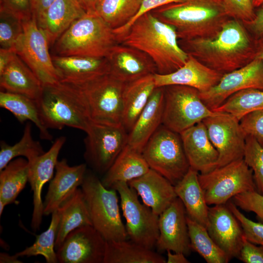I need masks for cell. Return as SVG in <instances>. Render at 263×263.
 Masks as SVG:
<instances>
[{
  "label": "cell",
  "instance_id": "cell-56",
  "mask_svg": "<svg viewBox=\"0 0 263 263\" xmlns=\"http://www.w3.org/2000/svg\"><path fill=\"white\" fill-rule=\"evenodd\" d=\"M87 12H95L98 0H79Z\"/></svg>",
  "mask_w": 263,
  "mask_h": 263
},
{
  "label": "cell",
  "instance_id": "cell-30",
  "mask_svg": "<svg viewBox=\"0 0 263 263\" xmlns=\"http://www.w3.org/2000/svg\"><path fill=\"white\" fill-rule=\"evenodd\" d=\"M154 74L126 83L122 96V125L129 132L156 88Z\"/></svg>",
  "mask_w": 263,
  "mask_h": 263
},
{
  "label": "cell",
  "instance_id": "cell-23",
  "mask_svg": "<svg viewBox=\"0 0 263 263\" xmlns=\"http://www.w3.org/2000/svg\"><path fill=\"white\" fill-rule=\"evenodd\" d=\"M180 134L190 168L205 174L217 167L219 153L210 140L202 121Z\"/></svg>",
  "mask_w": 263,
  "mask_h": 263
},
{
  "label": "cell",
  "instance_id": "cell-53",
  "mask_svg": "<svg viewBox=\"0 0 263 263\" xmlns=\"http://www.w3.org/2000/svg\"><path fill=\"white\" fill-rule=\"evenodd\" d=\"M167 263H188L189 261L186 258V255L181 252H171L167 251Z\"/></svg>",
  "mask_w": 263,
  "mask_h": 263
},
{
  "label": "cell",
  "instance_id": "cell-15",
  "mask_svg": "<svg viewBox=\"0 0 263 263\" xmlns=\"http://www.w3.org/2000/svg\"><path fill=\"white\" fill-rule=\"evenodd\" d=\"M254 89L263 90V62L254 58L243 67L223 74L218 83L200 92L201 100L212 111L235 93Z\"/></svg>",
  "mask_w": 263,
  "mask_h": 263
},
{
  "label": "cell",
  "instance_id": "cell-54",
  "mask_svg": "<svg viewBox=\"0 0 263 263\" xmlns=\"http://www.w3.org/2000/svg\"><path fill=\"white\" fill-rule=\"evenodd\" d=\"M254 58H258L263 62V37L254 39Z\"/></svg>",
  "mask_w": 263,
  "mask_h": 263
},
{
  "label": "cell",
  "instance_id": "cell-4",
  "mask_svg": "<svg viewBox=\"0 0 263 263\" xmlns=\"http://www.w3.org/2000/svg\"><path fill=\"white\" fill-rule=\"evenodd\" d=\"M118 39L96 12H87L76 20L54 44L56 55L106 58Z\"/></svg>",
  "mask_w": 263,
  "mask_h": 263
},
{
  "label": "cell",
  "instance_id": "cell-24",
  "mask_svg": "<svg viewBox=\"0 0 263 263\" xmlns=\"http://www.w3.org/2000/svg\"><path fill=\"white\" fill-rule=\"evenodd\" d=\"M143 203L159 215L177 197L174 186L163 175L150 169L144 175L128 182Z\"/></svg>",
  "mask_w": 263,
  "mask_h": 263
},
{
  "label": "cell",
  "instance_id": "cell-12",
  "mask_svg": "<svg viewBox=\"0 0 263 263\" xmlns=\"http://www.w3.org/2000/svg\"><path fill=\"white\" fill-rule=\"evenodd\" d=\"M23 34L14 48L16 54L43 86L58 83L60 77L49 51L48 39L35 17L23 21Z\"/></svg>",
  "mask_w": 263,
  "mask_h": 263
},
{
  "label": "cell",
  "instance_id": "cell-59",
  "mask_svg": "<svg viewBox=\"0 0 263 263\" xmlns=\"http://www.w3.org/2000/svg\"><path fill=\"white\" fill-rule=\"evenodd\" d=\"M260 7H263V5H262V6Z\"/></svg>",
  "mask_w": 263,
  "mask_h": 263
},
{
  "label": "cell",
  "instance_id": "cell-49",
  "mask_svg": "<svg viewBox=\"0 0 263 263\" xmlns=\"http://www.w3.org/2000/svg\"><path fill=\"white\" fill-rule=\"evenodd\" d=\"M238 259L244 263H263V245H257L244 237Z\"/></svg>",
  "mask_w": 263,
  "mask_h": 263
},
{
  "label": "cell",
  "instance_id": "cell-51",
  "mask_svg": "<svg viewBox=\"0 0 263 263\" xmlns=\"http://www.w3.org/2000/svg\"><path fill=\"white\" fill-rule=\"evenodd\" d=\"M32 7L33 16L38 22L47 8L55 0H31Z\"/></svg>",
  "mask_w": 263,
  "mask_h": 263
},
{
  "label": "cell",
  "instance_id": "cell-26",
  "mask_svg": "<svg viewBox=\"0 0 263 263\" xmlns=\"http://www.w3.org/2000/svg\"><path fill=\"white\" fill-rule=\"evenodd\" d=\"M164 97V87H156L128 132L127 144L141 153L149 139L162 124Z\"/></svg>",
  "mask_w": 263,
  "mask_h": 263
},
{
  "label": "cell",
  "instance_id": "cell-14",
  "mask_svg": "<svg viewBox=\"0 0 263 263\" xmlns=\"http://www.w3.org/2000/svg\"><path fill=\"white\" fill-rule=\"evenodd\" d=\"M202 122L219 153L217 167L243 158L246 136L238 119L227 113L216 112Z\"/></svg>",
  "mask_w": 263,
  "mask_h": 263
},
{
  "label": "cell",
  "instance_id": "cell-16",
  "mask_svg": "<svg viewBox=\"0 0 263 263\" xmlns=\"http://www.w3.org/2000/svg\"><path fill=\"white\" fill-rule=\"evenodd\" d=\"M106 241L93 225L76 228L56 249L60 263H103Z\"/></svg>",
  "mask_w": 263,
  "mask_h": 263
},
{
  "label": "cell",
  "instance_id": "cell-21",
  "mask_svg": "<svg viewBox=\"0 0 263 263\" xmlns=\"http://www.w3.org/2000/svg\"><path fill=\"white\" fill-rule=\"evenodd\" d=\"M56 173L51 179L43 202V214L57 210L81 186L87 172V164L70 166L65 158L58 160Z\"/></svg>",
  "mask_w": 263,
  "mask_h": 263
},
{
  "label": "cell",
  "instance_id": "cell-46",
  "mask_svg": "<svg viewBox=\"0 0 263 263\" xmlns=\"http://www.w3.org/2000/svg\"><path fill=\"white\" fill-rule=\"evenodd\" d=\"M232 202L241 209L255 213L258 220L263 223V195L256 190L248 191L236 195Z\"/></svg>",
  "mask_w": 263,
  "mask_h": 263
},
{
  "label": "cell",
  "instance_id": "cell-47",
  "mask_svg": "<svg viewBox=\"0 0 263 263\" xmlns=\"http://www.w3.org/2000/svg\"><path fill=\"white\" fill-rule=\"evenodd\" d=\"M0 11L13 15L22 21L33 16L31 0H0Z\"/></svg>",
  "mask_w": 263,
  "mask_h": 263
},
{
  "label": "cell",
  "instance_id": "cell-42",
  "mask_svg": "<svg viewBox=\"0 0 263 263\" xmlns=\"http://www.w3.org/2000/svg\"><path fill=\"white\" fill-rule=\"evenodd\" d=\"M23 33V21L8 13L0 11L1 48L13 49Z\"/></svg>",
  "mask_w": 263,
  "mask_h": 263
},
{
  "label": "cell",
  "instance_id": "cell-52",
  "mask_svg": "<svg viewBox=\"0 0 263 263\" xmlns=\"http://www.w3.org/2000/svg\"><path fill=\"white\" fill-rule=\"evenodd\" d=\"M16 53L13 49H0V73L8 66Z\"/></svg>",
  "mask_w": 263,
  "mask_h": 263
},
{
  "label": "cell",
  "instance_id": "cell-36",
  "mask_svg": "<svg viewBox=\"0 0 263 263\" xmlns=\"http://www.w3.org/2000/svg\"><path fill=\"white\" fill-rule=\"evenodd\" d=\"M190 248L207 263H227L230 259L210 236L204 225L187 215Z\"/></svg>",
  "mask_w": 263,
  "mask_h": 263
},
{
  "label": "cell",
  "instance_id": "cell-11",
  "mask_svg": "<svg viewBox=\"0 0 263 263\" xmlns=\"http://www.w3.org/2000/svg\"><path fill=\"white\" fill-rule=\"evenodd\" d=\"M111 188L119 195L128 237L131 241L152 249L159 237V215L140 202L137 193L128 183H116Z\"/></svg>",
  "mask_w": 263,
  "mask_h": 263
},
{
  "label": "cell",
  "instance_id": "cell-7",
  "mask_svg": "<svg viewBox=\"0 0 263 263\" xmlns=\"http://www.w3.org/2000/svg\"><path fill=\"white\" fill-rule=\"evenodd\" d=\"M81 187L93 227L106 241L127 240L117 191L106 188L95 174L87 171Z\"/></svg>",
  "mask_w": 263,
  "mask_h": 263
},
{
  "label": "cell",
  "instance_id": "cell-41",
  "mask_svg": "<svg viewBox=\"0 0 263 263\" xmlns=\"http://www.w3.org/2000/svg\"><path fill=\"white\" fill-rule=\"evenodd\" d=\"M243 159L253 171L257 191L263 195V147L251 136H246Z\"/></svg>",
  "mask_w": 263,
  "mask_h": 263
},
{
  "label": "cell",
  "instance_id": "cell-34",
  "mask_svg": "<svg viewBox=\"0 0 263 263\" xmlns=\"http://www.w3.org/2000/svg\"><path fill=\"white\" fill-rule=\"evenodd\" d=\"M0 106L11 112L20 123L29 121L35 124L41 139L52 140V134L42 122L36 100L21 94L2 91L0 92Z\"/></svg>",
  "mask_w": 263,
  "mask_h": 263
},
{
  "label": "cell",
  "instance_id": "cell-43",
  "mask_svg": "<svg viewBox=\"0 0 263 263\" xmlns=\"http://www.w3.org/2000/svg\"><path fill=\"white\" fill-rule=\"evenodd\" d=\"M226 204L239 222L244 238L253 244L263 245V223L255 222L247 218L232 201H228Z\"/></svg>",
  "mask_w": 263,
  "mask_h": 263
},
{
  "label": "cell",
  "instance_id": "cell-2",
  "mask_svg": "<svg viewBox=\"0 0 263 263\" xmlns=\"http://www.w3.org/2000/svg\"><path fill=\"white\" fill-rule=\"evenodd\" d=\"M119 43L146 54L153 61L157 73L159 74L174 72L188 57V54L178 43L175 29L159 20L151 11L137 18Z\"/></svg>",
  "mask_w": 263,
  "mask_h": 263
},
{
  "label": "cell",
  "instance_id": "cell-25",
  "mask_svg": "<svg viewBox=\"0 0 263 263\" xmlns=\"http://www.w3.org/2000/svg\"><path fill=\"white\" fill-rule=\"evenodd\" d=\"M87 11L79 0H55L37 22L53 46L59 37Z\"/></svg>",
  "mask_w": 263,
  "mask_h": 263
},
{
  "label": "cell",
  "instance_id": "cell-39",
  "mask_svg": "<svg viewBox=\"0 0 263 263\" xmlns=\"http://www.w3.org/2000/svg\"><path fill=\"white\" fill-rule=\"evenodd\" d=\"M263 109V90L248 89L238 92L212 111L225 112L239 120L250 112Z\"/></svg>",
  "mask_w": 263,
  "mask_h": 263
},
{
  "label": "cell",
  "instance_id": "cell-1",
  "mask_svg": "<svg viewBox=\"0 0 263 263\" xmlns=\"http://www.w3.org/2000/svg\"><path fill=\"white\" fill-rule=\"evenodd\" d=\"M188 54L223 74L254 58V39L243 21L228 19L214 36L185 41Z\"/></svg>",
  "mask_w": 263,
  "mask_h": 263
},
{
  "label": "cell",
  "instance_id": "cell-3",
  "mask_svg": "<svg viewBox=\"0 0 263 263\" xmlns=\"http://www.w3.org/2000/svg\"><path fill=\"white\" fill-rule=\"evenodd\" d=\"M151 12L172 26L178 38L185 41L211 38L230 19L221 0H188L164 5Z\"/></svg>",
  "mask_w": 263,
  "mask_h": 263
},
{
  "label": "cell",
  "instance_id": "cell-55",
  "mask_svg": "<svg viewBox=\"0 0 263 263\" xmlns=\"http://www.w3.org/2000/svg\"><path fill=\"white\" fill-rule=\"evenodd\" d=\"M0 263H22V262L18 260V257L15 254L14 255H10L6 253H0Z\"/></svg>",
  "mask_w": 263,
  "mask_h": 263
},
{
  "label": "cell",
  "instance_id": "cell-19",
  "mask_svg": "<svg viewBox=\"0 0 263 263\" xmlns=\"http://www.w3.org/2000/svg\"><path fill=\"white\" fill-rule=\"evenodd\" d=\"M208 232L231 260L238 258L244 238L242 226L227 204L209 207Z\"/></svg>",
  "mask_w": 263,
  "mask_h": 263
},
{
  "label": "cell",
  "instance_id": "cell-50",
  "mask_svg": "<svg viewBox=\"0 0 263 263\" xmlns=\"http://www.w3.org/2000/svg\"><path fill=\"white\" fill-rule=\"evenodd\" d=\"M243 23L254 39L263 37V7H259L256 11L253 20Z\"/></svg>",
  "mask_w": 263,
  "mask_h": 263
},
{
  "label": "cell",
  "instance_id": "cell-20",
  "mask_svg": "<svg viewBox=\"0 0 263 263\" xmlns=\"http://www.w3.org/2000/svg\"><path fill=\"white\" fill-rule=\"evenodd\" d=\"M106 58L109 74L125 83L157 73L154 63L146 54L121 43L113 47Z\"/></svg>",
  "mask_w": 263,
  "mask_h": 263
},
{
  "label": "cell",
  "instance_id": "cell-9",
  "mask_svg": "<svg viewBox=\"0 0 263 263\" xmlns=\"http://www.w3.org/2000/svg\"><path fill=\"white\" fill-rule=\"evenodd\" d=\"M198 179L208 206L226 204L238 194L256 190L253 171L243 158L199 173Z\"/></svg>",
  "mask_w": 263,
  "mask_h": 263
},
{
  "label": "cell",
  "instance_id": "cell-28",
  "mask_svg": "<svg viewBox=\"0 0 263 263\" xmlns=\"http://www.w3.org/2000/svg\"><path fill=\"white\" fill-rule=\"evenodd\" d=\"M52 59L60 81L85 80L109 74L106 58L54 55Z\"/></svg>",
  "mask_w": 263,
  "mask_h": 263
},
{
  "label": "cell",
  "instance_id": "cell-32",
  "mask_svg": "<svg viewBox=\"0 0 263 263\" xmlns=\"http://www.w3.org/2000/svg\"><path fill=\"white\" fill-rule=\"evenodd\" d=\"M150 168L142 153L127 144L101 180L108 188L118 182H126L147 173Z\"/></svg>",
  "mask_w": 263,
  "mask_h": 263
},
{
  "label": "cell",
  "instance_id": "cell-57",
  "mask_svg": "<svg viewBox=\"0 0 263 263\" xmlns=\"http://www.w3.org/2000/svg\"><path fill=\"white\" fill-rule=\"evenodd\" d=\"M254 8L260 7L263 4V0H252Z\"/></svg>",
  "mask_w": 263,
  "mask_h": 263
},
{
  "label": "cell",
  "instance_id": "cell-29",
  "mask_svg": "<svg viewBox=\"0 0 263 263\" xmlns=\"http://www.w3.org/2000/svg\"><path fill=\"white\" fill-rule=\"evenodd\" d=\"M199 172L189 168L186 175L174 188L177 197L182 202L187 215L194 221L207 227L209 207L198 179Z\"/></svg>",
  "mask_w": 263,
  "mask_h": 263
},
{
  "label": "cell",
  "instance_id": "cell-17",
  "mask_svg": "<svg viewBox=\"0 0 263 263\" xmlns=\"http://www.w3.org/2000/svg\"><path fill=\"white\" fill-rule=\"evenodd\" d=\"M158 227L156 246L159 251L181 252L185 255L190 253L187 213L178 197L159 215Z\"/></svg>",
  "mask_w": 263,
  "mask_h": 263
},
{
  "label": "cell",
  "instance_id": "cell-8",
  "mask_svg": "<svg viewBox=\"0 0 263 263\" xmlns=\"http://www.w3.org/2000/svg\"><path fill=\"white\" fill-rule=\"evenodd\" d=\"M141 153L150 169L163 175L174 186L190 168L180 133L162 124L149 139Z\"/></svg>",
  "mask_w": 263,
  "mask_h": 263
},
{
  "label": "cell",
  "instance_id": "cell-13",
  "mask_svg": "<svg viewBox=\"0 0 263 263\" xmlns=\"http://www.w3.org/2000/svg\"><path fill=\"white\" fill-rule=\"evenodd\" d=\"M85 138L84 157L99 174H105L127 144L128 132L122 125L91 123Z\"/></svg>",
  "mask_w": 263,
  "mask_h": 263
},
{
  "label": "cell",
  "instance_id": "cell-31",
  "mask_svg": "<svg viewBox=\"0 0 263 263\" xmlns=\"http://www.w3.org/2000/svg\"><path fill=\"white\" fill-rule=\"evenodd\" d=\"M59 214L55 248L62 244L67 235L78 227L92 225L89 212L81 188L73 194L57 209Z\"/></svg>",
  "mask_w": 263,
  "mask_h": 263
},
{
  "label": "cell",
  "instance_id": "cell-33",
  "mask_svg": "<svg viewBox=\"0 0 263 263\" xmlns=\"http://www.w3.org/2000/svg\"><path fill=\"white\" fill-rule=\"evenodd\" d=\"M159 253L131 241H106L103 263H166Z\"/></svg>",
  "mask_w": 263,
  "mask_h": 263
},
{
  "label": "cell",
  "instance_id": "cell-45",
  "mask_svg": "<svg viewBox=\"0 0 263 263\" xmlns=\"http://www.w3.org/2000/svg\"><path fill=\"white\" fill-rule=\"evenodd\" d=\"M239 121L245 135L253 137L263 147V109L247 113Z\"/></svg>",
  "mask_w": 263,
  "mask_h": 263
},
{
  "label": "cell",
  "instance_id": "cell-44",
  "mask_svg": "<svg viewBox=\"0 0 263 263\" xmlns=\"http://www.w3.org/2000/svg\"><path fill=\"white\" fill-rule=\"evenodd\" d=\"M228 17L243 21L253 20L256 11L252 0H221Z\"/></svg>",
  "mask_w": 263,
  "mask_h": 263
},
{
  "label": "cell",
  "instance_id": "cell-35",
  "mask_svg": "<svg viewBox=\"0 0 263 263\" xmlns=\"http://www.w3.org/2000/svg\"><path fill=\"white\" fill-rule=\"evenodd\" d=\"M29 176V163L19 157L11 161L0 171V199L8 205L15 203L25 188Z\"/></svg>",
  "mask_w": 263,
  "mask_h": 263
},
{
  "label": "cell",
  "instance_id": "cell-38",
  "mask_svg": "<svg viewBox=\"0 0 263 263\" xmlns=\"http://www.w3.org/2000/svg\"><path fill=\"white\" fill-rule=\"evenodd\" d=\"M0 147V171L17 157H25L30 161L45 152L39 142L33 139L32 125L29 122L26 123L23 135L19 142L9 145L1 141Z\"/></svg>",
  "mask_w": 263,
  "mask_h": 263
},
{
  "label": "cell",
  "instance_id": "cell-37",
  "mask_svg": "<svg viewBox=\"0 0 263 263\" xmlns=\"http://www.w3.org/2000/svg\"><path fill=\"white\" fill-rule=\"evenodd\" d=\"M142 0H98L96 13L113 29L130 22L138 12Z\"/></svg>",
  "mask_w": 263,
  "mask_h": 263
},
{
  "label": "cell",
  "instance_id": "cell-5",
  "mask_svg": "<svg viewBox=\"0 0 263 263\" xmlns=\"http://www.w3.org/2000/svg\"><path fill=\"white\" fill-rule=\"evenodd\" d=\"M60 81L75 92L91 122L122 125V96L126 83L110 74L85 80Z\"/></svg>",
  "mask_w": 263,
  "mask_h": 263
},
{
  "label": "cell",
  "instance_id": "cell-40",
  "mask_svg": "<svg viewBox=\"0 0 263 263\" xmlns=\"http://www.w3.org/2000/svg\"><path fill=\"white\" fill-rule=\"evenodd\" d=\"M59 221V214L56 210L52 214L51 221L48 229L37 236L35 242L32 245L16 253L15 255L18 258L41 255L47 263H58L55 250Z\"/></svg>",
  "mask_w": 263,
  "mask_h": 263
},
{
  "label": "cell",
  "instance_id": "cell-22",
  "mask_svg": "<svg viewBox=\"0 0 263 263\" xmlns=\"http://www.w3.org/2000/svg\"><path fill=\"white\" fill-rule=\"evenodd\" d=\"M223 75L189 54L186 62L174 72L153 75L156 87L183 85L194 88L200 92L206 91L216 85Z\"/></svg>",
  "mask_w": 263,
  "mask_h": 263
},
{
  "label": "cell",
  "instance_id": "cell-10",
  "mask_svg": "<svg viewBox=\"0 0 263 263\" xmlns=\"http://www.w3.org/2000/svg\"><path fill=\"white\" fill-rule=\"evenodd\" d=\"M162 125L180 133L216 112L203 102L196 89L183 85L164 87Z\"/></svg>",
  "mask_w": 263,
  "mask_h": 263
},
{
  "label": "cell",
  "instance_id": "cell-6",
  "mask_svg": "<svg viewBox=\"0 0 263 263\" xmlns=\"http://www.w3.org/2000/svg\"><path fill=\"white\" fill-rule=\"evenodd\" d=\"M45 127L61 130L69 127L86 132L92 123L85 107L75 92L66 83L59 81L43 86L36 101Z\"/></svg>",
  "mask_w": 263,
  "mask_h": 263
},
{
  "label": "cell",
  "instance_id": "cell-18",
  "mask_svg": "<svg viewBox=\"0 0 263 263\" xmlns=\"http://www.w3.org/2000/svg\"><path fill=\"white\" fill-rule=\"evenodd\" d=\"M66 140L64 136L58 137L47 151L28 161V182L33 192V210L31 226L35 232L39 229L44 215L43 202L41 198L42 188L52 179L58 154Z\"/></svg>",
  "mask_w": 263,
  "mask_h": 263
},
{
  "label": "cell",
  "instance_id": "cell-58",
  "mask_svg": "<svg viewBox=\"0 0 263 263\" xmlns=\"http://www.w3.org/2000/svg\"><path fill=\"white\" fill-rule=\"evenodd\" d=\"M7 204L3 200L0 199V216L2 214L4 207Z\"/></svg>",
  "mask_w": 263,
  "mask_h": 263
},
{
  "label": "cell",
  "instance_id": "cell-27",
  "mask_svg": "<svg viewBox=\"0 0 263 263\" xmlns=\"http://www.w3.org/2000/svg\"><path fill=\"white\" fill-rule=\"evenodd\" d=\"M0 86L2 91L21 94L36 101L43 90L41 82L17 54L0 73Z\"/></svg>",
  "mask_w": 263,
  "mask_h": 263
},
{
  "label": "cell",
  "instance_id": "cell-48",
  "mask_svg": "<svg viewBox=\"0 0 263 263\" xmlns=\"http://www.w3.org/2000/svg\"><path fill=\"white\" fill-rule=\"evenodd\" d=\"M187 0H142L139 10L132 19L126 25L119 28L113 29L118 42L128 31L132 24L141 16L164 5L173 3L182 2Z\"/></svg>",
  "mask_w": 263,
  "mask_h": 263
}]
</instances>
